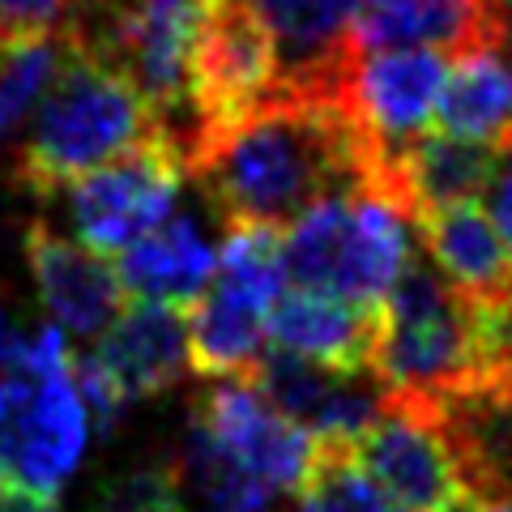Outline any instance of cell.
<instances>
[{"label":"cell","instance_id":"6da1fadb","mask_svg":"<svg viewBox=\"0 0 512 512\" xmlns=\"http://www.w3.org/2000/svg\"><path fill=\"white\" fill-rule=\"evenodd\" d=\"M372 158L346 107L282 86L235 124L192 137L184 171H192L227 227L286 231L316 201L363 188Z\"/></svg>","mask_w":512,"mask_h":512},{"label":"cell","instance_id":"7a4b0ae2","mask_svg":"<svg viewBox=\"0 0 512 512\" xmlns=\"http://www.w3.org/2000/svg\"><path fill=\"white\" fill-rule=\"evenodd\" d=\"M154 128H163V120L141 90L69 30V56L13 150V180L35 197H56L137 150Z\"/></svg>","mask_w":512,"mask_h":512},{"label":"cell","instance_id":"3957f363","mask_svg":"<svg viewBox=\"0 0 512 512\" xmlns=\"http://www.w3.org/2000/svg\"><path fill=\"white\" fill-rule=\"evenodd\" d=\"M414 222L367 188L316 201L282 231V269L295 291L380 308L414 261Z\"/></svg>","mask_w":512,"mask_h":512},{"label":"cell","instance_id":"277c9868","mask_svg":"<svg viewBox=\"0 0 512 512\" xmlns=\"http://www.w3.org/2000/svg\"><path fill=\"white\" fill-rule=\"evenodd\" d=\"M376 380L397 393L448 397L483 384L474 299L461 295L431 261H410L380 303Z\"/></svg>","mask_w":512,"mask_h":512},{"label":"cell","instance_id":"5b68a950","mask_svg":"<svg viewBox=\"0 0 512 512\" xmlns=\"http://www.w3.org/2000/svg\"><path fill=\"white\" fill-rule=\"evenodd\" d=\"M286 295L282 231L227 227L214 282L188 316V359L201 376H248L265 355L269 312Z\"/></svg>","mask_w":512,"mask_h":512},{"label":"cell","instance_id":"8992f818","mask_svg":"<svg viewBox=\"0 0 512 512\" xmlns=\"http://www.w3.org/2000/svg\"><path fill=\"white\" fill-rule=\"evenodd\" d=\"M184 175V150L163 124L137 150L120 154L116 163L90 171L86 180L69 184V218L77 244L90 252H124L141 235L175 214V192Z\"/></svg>","mask_w":512,"mask_h":512},{"label":"cell","instance_id":"52a82bcc","mask_svg":"<svg viewBox=\"0 0 512 512\" xmlns=\"http://www.w3.org/2000/svg\"><path fill=\"white\" fill-rule=\"evenodd\" d=\"M278 90H282V64L269 30L244 0H218L197 39V52H192L188 124L180 150H188L192 137L235 124L265 99H274Z\"/></svg>","mask_w":512,"mask_h":512},{"label":"cell","instance_id":"ba28073f","mask_svg":"<svg viewBox=\"0 0 512 512\" xmlns=\"http://www.w3.org/2000/svg\"><path fill=\"white\" fill-rule=\"evenodd\" d=\"M355 461L384 495L410 512H444L466 491L436 423V406L419 393H384L376 423L355 444Z\"/></svg>","mask_w":512,"mask_h":512},{"label":"cell","instance_id":"9c48e42d","mask_svg":"<svg viewBox=\"0 0 512 512\" xmlns=\"http://www.w3.org/2000/svg\"><path fill=\"white\" fill-rule=\"evenodd\" d=\"M192 423L231 461L261 478L265 487L295 495L312 487L320 466V444L299 423L286 419L282 410L269 406L252 380L235 376L214 384L192 410Z\"/></svg>","mask_w":512,"mask_h":512},{"label":"cell","instance_id":"30bf717a","mask_svg":"<svg viewBox=\"0 0 512 512\" xmlns=\"http://www.w3.org/2000/svg\"><path fill=\"white\" fill-rule=\"evenodd\" d=\"M444 77H448V60L440 52H427V47L359 56L355 73H350L346 111L376 154L367 180L380 171V163H389L393 154H402L419 137H427Z\"/></svg>","mask_w":512,"mask_h":512},{"label":"cell","instance_id":"8fae6325","mask_svg":"<svg viewBox=\"0 0 512 512\" xmlns=\"http://www.w3.org/2000/svg\"><path fill=\"white\" fill-rule=\"evenodd\" d=\"M278 47L282 86L346 107L359 64L355 22L367 0H244Z\"/></svg>","mask_w":512,"mask_h":512},{"label":"cell","instance_id":"7c38bea8","mask_svg":"<svg viewBox=\"0 0 512 512\" xmlns=\"http://www.w3.org/2000/svg\"><path fill=\"white\" fill-rule=\"evenodd\" d=\"M474 56L512 47V0H367L355 22V52Z\"/></svg>","mask_w":512,"mask_h":512},{"label":"cell","instance_id":"4fadbf2b","mask_svg":"<svg viewBox=\"0 0 512 512\" xmlns=\"http://www.w3.org/2000/svg\"><path fill=\"white\" fill-rule=\"evenodd\" d=\"M26 261L52 325L73 338H103L124 312V286L116 269L77 239L56 235L47 222L26 231Z\"/></svg>","mask_w":512,"mask_h":512},{"label":"cell","instance_id":"5bb4252c","mask_svg":"<svg viewBox=\"0 0 512 512\" xmlns=\"http://www.w3.org/2000/svg\"><path fill=\"white\" fill-rule=\"evenodd\" d=\"M461 487L478 500L512 504V380L431 397Z\"/></svg>","mask_w":512,"mask_h":512},{"label":"cell","instance_id":"9a60e30c","mask_svg":"<svg viewBox=\"0 0 512 512\" xmlns=\"http://www.w3.org/2000/svg\"><path fill=\"white\" fill-rule=\"evenodd\" d=\"M380 308H350L342 299L286 291L269 312V338L274 350L342 376H376L380 346Z\"/></svg>","mask_w":512,"mask_h":512},{"label":"cell","instance_id":"2e32d148","mask_svg":"<svg viewBox=\"0 0 512 512\" xmlns=\"http://www.w3.org/2000/svg\"><path fill=\"white\" fill-rule=\"evenodd\" d=\"M99 367L120 384L128 402H146V397L167 393L180 384L188 359V308L175 303H133L116 316L99 350H90Z\"/></svg>","mask_w":512,"mask_h":512},{"label":"cell","instance_id":"e0dca14e","mask_svg":"<svg viewBox=\"0 0 512 512\" xmlns=\"http://www.w3.org/2000/svg\"><path fill=\"white\" fill-rule=\"evenodd\" d=\"M218 252L188 214H171L163 227L141 235L120 256V286L141 303H175L192 308L214 282Z\"/></svg>","mask_w":512,"mask_h":512},{"label":"cell","instance_id":"ac0fdd59","mask_svg":"<svg viewBox=\"0 0 512 512\" xmlns=\"http://www.w3.org/2000/svg\"><path fill=\"white\" fill-rule=\"evenodd\" d=\"M431 265L470 299H495L512 291V252L483 201L427 214L419 222Z\"/></svg>","mask_w":512,"mask_h":512},{"label":"cell","instance_id":"d6986e66","mask_svg":"<svg viewBox=\"0 0 512 512\" xmlns=\"http://www.w3.org/2000/svg\"><path fill=\"white\" fill-rule=\"evenodd\" d=\"M436 128L457 141H483V146H508L512 141V64L504 52H474L457 56L448 69Z\"/></svg>","mask_w":512,"mask_h":512},{"label":"cell","instance_id":"ffe728a7","mask_svg":"<svg viewBox=\"0 0 512 512\" xmlns=\"http://www.w3.org/2000/svg\"><path fill=\"white\" fill-rule=\"evenodd\" d=\"M175 478L188 483L214 512H269L274 508V495H278L256 474H248L239 461H231L197 423H188L184 440H180Z\"/></svg>","mask_w":512,"mask_h":512},{"label":"cell","instance_id":"44dd1931","mask_svg":"<svg viewBox=\"0 0 512 512\" xmlns=\"http://www.w3.org/2000/svg\"><path fill=\"white\" fill-rule=\"evenodd\" d=\"M64 56H69V26L52 39L0 47V150L18 137L22 124L39 111L47 86L56 82Z\"/></svg>","mask_w":512,"mask_h":512},{"label":"cell","instance_id":"7402d4cb","mask_svg":"<svg viewBox=\"0 0 512 512\" xmlns=\"http://www.w3.org/2000/svg\"><path fill=\"white\" fill-rule=\"evenodd\" d=\"M90 512H180V478L167 461H146L107 478Z\"/></svg>","mask_w":512,"mask_h":512},{"label":"cell","instance_id":"603a6c76","mask_svg":"<svg viewBox=\"0 0 512 512\" xmlns=\"http://www.w3.org/2000/svg\"><path fill=\"white\" fill-rule=\"evenodd\" d=\"M77 0H0V47L52 39L73 22Z\"/></svg>","mask_w":512,"mask_h":512},{"label":"cell","instance_id":"cb8c5ba5","mask_svg":"<svg viewBox=\"0 0 512 512\" xmlns=\"http://www.w3.org/2000/svg\"><path fill=\"white\" fill-rule=\"evenodd\" d=\"M73 384H77V397H82V406L90 410V419L94 427H99V436H116V427L124 423V414H128V397L120 393V384L111 380L99 359L94 355H77L73 359Z\"/></svg>","mask_w":512,"mask_h":512},{"label":"cell","instance_id":"d4e9b609","mask_svg":"<svg viewBox=\"0 0 512 512\" xmlns=\"http://www.w3.org/2000/svg\"><path fill=\"white\" fill-rule=\"evenodd\" d=\"M491 218L512 252V141L500 154V171H495V184H491Z\"/></svg>","mask_w":512,"mask_h":512},{"label":"cell","instance_id":"484cf974","mask_svg":"<svg viewBox=\"0 0 512 512\" xmlns=\"http://www.w3.org/2000/svg\"><path fill=\"white\" fill-rule=\"evenodd\" d=\"M0 512H60V508H56V500H43V495L0 487Z\"/></svg>","mask_w":512,"mask_h":512},{"label":"cell","instance_id":"4316f807","mask_svg":"<svg viewBox=\"0 0 512 512\" xmlns=\"http://www.w3.org/2000/svg\"><path fill=\"white\" fill-rule=\"evenodd\" d=\"M291 512H342V508L329 500V491H325V487H316V483H312L308 491H299V500H295Z\"/></svg>","mask_w":512,"mask_h":512}]
</instances>
